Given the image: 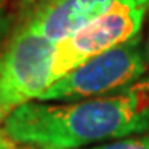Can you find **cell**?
<instances>
[{"label": "cell", "instance_id": "1", "mask_svg": "<svg viewBox=\"0 0 149 149\" xmlns=\"http://www.w3.org/2000/svg\"><path fill=\"white\" fill-rule=\"evenodd\" d=\"M3 131L33 149H83L149 133V76L103 96L20 104L5 118Z\"/></svg>", "mask_w": 149, "mask_h": 149}, {"label": "cell", "instance_id": "9", "mask_svg": "<svg viewBox=\"0 0 149 149\" xmlns=\"http://www.w3.org/2000/svg\"><path fill=\"white\" fill-rule=\"evenodd\" d=\"M0 2H2V0H0Z\"/></svg>", "mask_w": 149, "mask_h": 149}, {"label": "cell", "instance_id": "7", "mask_svg": "<svg viewBox=\"0 0 149 149\" xmlns=\"http://www.w3.org/2000/svg\"><path fill=\"white\" fill-rule=\"evenodd\" d=\"M5 114L2 113V109H0V149H17V144L12 141L8 136L5 134V131H3V121H5Z\"/></svg>", "mask_w": 149, "mask_h": 149}, {"label": "cell", "instance_id": "8", "mask_svg": "<svg viewBox=\"0 0 149 149\" xmlns=\"http://www.w3.org/2000/svg\"><path fill=\"white\" fill-rule=\"evenodd\" d=\"M148 50H149V47H148Z\"/></svg>", "mask_w": 149, "mask_h": 149}, {"label": "cell", "instance_id": "6", "mask_svg": "<svg viewBox=\"0 0 149 149\" xmlns=\"http://www.w3.org/2000/svg\"><path fill=\"white\" fill-rule=\"evenodd\" d=\"M83 149H149V134L143 136H131V138L118 139L113 143L100 144L95 148H83Z\"/></svg>", "mask_w": 149, "mask_h": 149}, {"label": "cell", "instance_id": "3", "mask_svg": "<svg viewBox=\"0 0 149 149\" xmlns=\"http://www.w3.org/2000/svg\"><path fill=\"white\" fill-rule=\"evenodd\" d=\"M149 0H116L104 13L56 43L52 83L86 60L139 35Z\"/></svg>", "mask_w": 149, "mask_h": 149}, {"label": "cell", "instance_id": "4", "mask_svg": "<svg viewBox=\"0 0 149 149\" xmlns=\"http://www.w3.org/2000/svg\"><path fill=\"white\" fill-rule=\"evenodd\" d=\"M56 43L25 25L0 55V109L8 116L20 104L35 101L52 85Z\"/></svg>", "mask_w": 149, "mask_h": 149}, {"label": "cell", "instance_id": "5", "mask_svg": "<svg viewBox=\"0 0 149 149\" xmlns=\"http://www.w3.org/2000/svg\"><path fill=\"white\" fill-rule=\"evenodd\" d=\"M116 0H48L38 8L27 27L58 43L109 8Z\"/></svg>", "mask_w": 149, "mask_h": 149}, {"label": "cell", "instance_id": "2", "mask_svg": "<svg viewBox=\"0 0 149 149\" xmlns=\"http://www.w3.org/2000/svg\"><path fill=\"white\" fill-rule=\"evenodd\" d=\"M149 70V50L139 35L103 52L53 81L35 101H78L136 83Z\"/></svg>", "mask_w": 149, "mask_h": 149}]
</instances>
